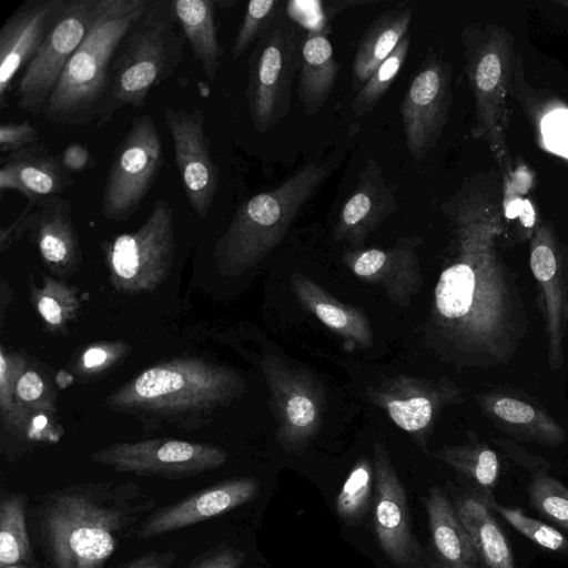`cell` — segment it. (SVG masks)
I'll use <instances>...</instances> for the list:
<instances>
[{
    "instance_id": "d590c367",
    "label": "cell",
    "mask_w": 568,
    "mask_h": 568,
    "mask_svg": "<svg viewBox=\"0 0 568 568\" xmlns=\"http://www.w3.org/2000/svg\"><path fill=\"white\" fill-rule=\"evenodd\" d=\"M480 503L499 514L517 531L538 546L551 551L568 554V539L550 525L526 516L518 508L500 505L494 498Z\"/></svg>"
},
{
    "instance_id": "ab89813d",
    "label": "cell",
    "mask_w": 568,
    "mask_h": 568,
    "mask_svg": "<svg viewBox=\"0 0 568 568\" xmlns=\"http://www.w3.org/2000/svg\"><path fill=\"white\" fill-rule=\"evenodd\" d=\"M245 560V552L233 546H219L201 552L189 568H240Z\"/></svg>"
},
{
    "instance_id": "cb8c5ba5",
    "label": "cell",
    "mask_w": 568,
    "mask_h": 568,
    "mask_svg": "<svg viewBox=\"0 0 568 568\" xmlns=\"http://www.w3.org/2000/svg\"><path fill=\"white\" fill-rule=\"evenodd\" d=\"M290 282L301 305L333 333L361 347L373 344L371 322L359 308L337 301L300 272L291 274Z\"/></svg>"
},
{
    "instance_id": "8fae6325",
    "label": "cell",
    "mask_w": 568,
    "mask_h": 568,
    "mask_svg": "<svg viewBox=\"0 0 568 568\" xmlns=\"http://www.w3.org/2000/svg\"><path fill=\"white\" fill-rule=\"evenodd\" d=\"M452 68L432 48L400 104L406 145L416 161L436 145L453 102Z\"/></svg>"
},
{
    "instance_id": "e0dca14e",
    "label": "cell",
    "mask_w": 568,
    "mask_h": 568,
    "mask_svg": "<svg viewBox=\"0 0 568 568\" xmlns=\"http://www.w3.org/2000/svg\"><path fill=\"white\" fill-rule=\"evenodd\" d=\"M239 386L237 376L229 371L175 364L145 371L129 394L135 403L160 408L202 399L205 393L226 397Z\"/></svg>"
},
{
    "instance_id": "d4e9b609",
    "label": "cell",
    "mask_w": 568,
    "mask_h": 568,
    "mask_svg": "<svg viewBox=\"0 0 568 568\" xmlns=\"http://www.w3.org/2000/svg\"><path fill=\"white\" fill-rule=\"evenodd\" d=\"M413 9L403 2L384 11L367 27L358 41L352 62V83L358 91L372 73L389 57L407 34Z\"/></svg>"
},
{
    "instance_id": "ee69618b",
    "label": "cell",
    "mask_w": 568,
    "mask_h": 568,
    "mask_svg": "<svg viewBox=\"0 0 568 568\" xmlns=\"http://www.w3.org/2000/svg\"><path fill=\"white\" fill-rule=\"evenodd\" d=\"M0 190H13L21 193L29 200V194L19 181L14 170L6 162H1L0 168Z\"/></svg>"
},
{
    "instance_id": "7402d4cb",
    "label": "cell",
    "mask_w": 568,
    "mask_h": 568,
    "mask_svg": "<svg viewBox=\"0 0 568 568\" xmlns=\"http://www.w3.org/2000/svg\"><path fill=\"white\" fill-rule=\"evenodd\" d=\"M426 510L430 568H486L455 507L436 486L429 488Z\"/></svg>"
},
{
    "instance_id": "5b68a950",
    "label": "cell",
    "mask_w": 568,
    "mask_h": 568,
    "mask_svg": "<svg viewBox=\"0 0 568 568\" xmlns=\"http://www.w3.org/2000/svg\"><path fill=\"white\" fill-rule=\"evenodd\" d=\"M185 36L173 0H146L122 39L111 68V88L99 125L121 108H141L152 89L168 80L183 59Z\"/></svg>"
},
{
    "instance_id": "d6a6232c",
    "label": "cell",
    "mask_w": 568,
    "mask_h": 568,
    "mask_svg": "<svg viewBox=\"0 0 568 568\" xmlns=\"http://www.w3.org/2000/svg\"><path fill=\"white\" fill-rule=\"evenodd\" d=\"M374 466L359 458L347 475L335 500L339 518L351 526L358 525L371 506Z\"/></svg>"
},
{
    "instance_id": "3957f363",
    "label": "cell",
    "mask_w": 568,
    "mask_h": 568,
    "mask_svg": "<svg viewBox=\"0 0 568 568\" xmlns=\"http://www.w3.org/2000/svg\"><path fill=\"white\" fill-rule=\"evenodd\" d=\"M146 0H97L90 29L69 60L42 115L60 126L100 120L111 88L116 50Z\"/></svg>"
},
{
    "instance_id": "7bdbcfd3",
    "label": "cell",
    "mask_w": 568,
    "mask_h": 568,
    "mask_svg": "<svg viewBox=\"0 0 568 568\" xmlns=\"http://www.w3.org/2000/svg\"><path fill=\"white\" fill-rule=\"evenodd\" d=\"M42 378L33 371L24 373L17 384L18 396L26 402H32L40 397L43 392Z\"/></svg>"
},
{
    "instance_id": "f1b7e54d",
    "label": "cell",
    "mask_w": 568,
    "mask_h": 568,
    "mask_svg": "<svg viewBox=\"0 0 568 568\" xmlns=\"http://www.w3.org/2000/svg\"><path fill=\"white\" fill-rule=\"evenodd\" d=\"M454 507L486 568H516L509 542L487 506L466 496Z\"/></svg>"
},
{
    "instance_id": "bcb514c9",
    "label": "cell",
    "mask_w": 568,
    "mask_h": 568,
    "mask_svg": "<svg viewBox=\"0 0 568 568\" xmlns=\"http://www.w3.org/2000/svg\"><path fill=\"white\" fill-rule=\"evenodd\" d=\"M106 357L108 355L103 349L90 348L83 355V363L85 367L91 368L101 365Z\"/></svg>"
},
{
    "instance_id": "f6af8a7d",
    "label": "cell",
    "mask_w": 568,
    "mask_h": 568,
    "mask_svg": "<svg viewBox=\"0 0 568 568\" xmlns=\"http://www.w3.org/2000/svg\"><path fill=\"white\" fill-rule=\"evenodd\" d=\"M38 310L48 323L58 325L62 322V310L54 298L49 296L41 297L38 303Z\"/></svg>"
},
{
    "instance_id": "74e56055",
    "label": "cell",
    "mask_w": 568,
    "mask_h": 568,
    "mask_svg": "<svg viewBox=\"0 0 568 568\" xmlns=\"http://www.w3.org/2000/svg\"><path fill=\"white\" fill-rule=\"evenodd\" d=\"M110 255L113 271L119 277L131 280L141 272L134 233L116 236L111 244Z\"/></svg>"
},
{
    "instance_id": "4fadbf2b",
    "label": "cell",
    "mask_w": 568,
    "mask_h": 568,
    "mask_svg": "<svg viewBox=\"0 0 568 568\" xmlns=\"http://www.w3.org/2000/svg\"><path fill=\"white\" fill-rule=\"evenodd\" d=\"M226 453L217 447L184 440L121 444L95 453L94 462L140 476L180 479L221 466Z\"/></svg>"
},
{
    "instance_id": "ac0fdd59",
    "label": "cell",
    "mask_w": 568,
    "mask_h": 568,
    "mask_svg": "<svg viewBox=\"0 0 568 568\" xmlns=\"http://www.w3.org/2000/svg\"><path fill=\"white\" fill-rule=\"evenodd\" d=\"M260 487V481L254 477H235L219 481L155 509L142 523L136 537L152 538L224 515L255 499Z\"/></svg>"
},
{
    "instance_id": "44dd1931",
    "label": "cell",
    "mask_w": 568,
    "mask_h": 568,
    "mask_svg": "<svg viewBox=\"0 0 568 568\" xmlns=\"http://www.w3.org/2000/svg\"><path fill=\"white\" fill-rule=\"evenodd\" d=\"M396 209L394 190L384 180L379 164L368 159L358 175L355 190L341 207L333 237L335 241L358 245Z\"/></svg>"
},
{
    "instance_id": "4dcf8cb0",
    "label": "cell",
    "mask_w": 568,
    "mask_h": 568,
    "mask_svg": "<svg viewBox=\"0 0 568 568\" xmlns=\"http://www.w3.org/2000/svg\"><path fill=\"white\" fill-rule=\"evenodd\" d=\"M470 483L473 495L479 501L493 499V490L500 474L497 453L483 442L445 446L433 454Z\"/></svg>"
},
{
    "instance_id": "1f68e13d",
    "label": "cell",
    "mask_w": 568,
    "mask_h": 568,
    "mask_svg": "<svg viewBox=\"0 0 568 568\" xmlns=\"http://www.w3.org/2000/svg\"><path fill=\"white\" fill-rule=\"evenodd\" d=\"M27 496L9 493L0 501V568L30 565L33 552L27 528Z\"/></svg>"
},
{
    "instance_id": "ba28073f",
    "label": "cell",
    "mask_w": 568,
    "mask_h": 568,
    "mask_svg": "<svg viewBox=\"0 0 568 568\" xmlns=\"http://www.w3.org/2000/svg\"><path fill=\"white\" fill-rule=\"evenodd\" d=\"M163 162V143L153 118H134L114 150L106 174L103 216L115 222L130 219L153 186Z\"/></svg>"
},
{
    "instance_id": "9c48e42d",
    "label": "cell",
    "mask_w": 568,
    "mask_h": 568,
    "mask_svg": "<svg viewBox=\"0 0 568 568\" xmlns=\"http://www.w3.org/2000/svg\"><path fill=\"white\" fill-rule=\"evenodd\" d=\"M263 372L278 442L286 450L304 449L323 424L326 408L323 386L307 369L272 354L264 358Z\"/></svg>"
},
{
    "instance_id": "30bf717a",
    "label": "cell",
    "mask_w": 568,
    "mask_h": 568,
    "mask_svg": "<svg viewBox=\"0 0 568 568\" xmlns=\"http://www.w3.org/2000/svg\"><path fill=\"white\" fill-rule=\"evenodd\" d=\"M95 4L97 0H68L63 14L18 80L14 90L18 109L34 116L42 114L69 60L90 29Z\"/></svg>"
},
{
    "instance_id": "277c9868",
    "label": "cell",
    "mask_w": 568,
    "mask_h": 568,
    "mask_svg": "<svg viewBox=\"0 0 568 568\" xmlns=\"http://www.w3.org/2000/svg\"><path fill=\"white\" fill-rule=\"evenodd\" d=\"M343 151L341 145L325 160L303 165L276 187L243 202L217 243L219 255L225 263L242 271L271 253L334 172Z\"/></svg>"
},
{
    "instance_id": "e575fe53",
    "label": "cell",
    "mask_w": 568,
    "mask_h": 568,
    "mask_svg": "<svg viewBox=\"0 0 568 568\" xmlns=\"http://www.w3.org/2000/svg\"><path fill=\"white\" fill-rule=\"evenodd\" d=\"M531 506L556 525L568 530V488L545 471L532 475L528 486Z\"/></svg>"
},
{
    "instance_id": "2e32d148",
    "label": "cell",
    "mask_w": 568,
    "mask_h": 568,
    "mask_svg": "<svg viewBox=\"0 0 568 568\" xmlns=\"http://www.w3.org/2000/svg\"><path fill=\"white\" fill-rule=\"evenodd\" d=\"M68 0H26L0 29V108L6 106L14 78L24 69L55 23Z\"/></svg>"
},
{
    "instance_id": "c3c4849f",
    "label": "cell",
    "mask_w": 568,
    "mask_h": 568,
    "mask_svg": "<svg viewBox=\"0 0 568 568\" xmlns=\"http://www.w3.org/2000/svg\"><path fill=\"white\" fill-rule=\"evenodd\" d=\"M558 4L564 6L565 8H568V0L565 1H556Z\"/></svg>"
},
{
    "instance_id": "8d00e7d4",
    "label": "cell",
    "mask_w": 568,
    "mask_h": 568,
    "mask_svg": "<svg viewBox=\"0 0 568 568\" xmlns=\"http://www.w3.org/2000/svg\"><path fill=\"white\" fill-rule=\"evenodd\" d=\"M278 0H252L247 3L242 22L235 36L232 59L236 60L258 40L274 18L284 11Z\"/></svg>"
},
{
    "instance_id": "b9f144b4",
    "label": "cell",
    "mask_w": 568,
    "mask_h": 568,
    "mask_svg": "<svg viewBox=\"0 0 568 568\" xmlns=\"http://www.w3.org/2000/svg\"><path fill=\"white\" fill-rule=\"evenodd\" d=\"M175 558L174 551H152L122 562L115 568H172Z\"/></svg>"
},
{
    "instance_id": "7a4b0ae2",
    "label": "cell",
    "mask_w": 568,
    "mask_h": 568,
    "mask_svg": "<svg viewBox=\"0 0 568 568\" xmlns=\"http://www.w3.org/2000/svg\"><path fill=\"white\" fill-rule=\"evenodd\" d=\"M156 499L134 483H83L45 494L33 514L49 568H104Z\"/></svg>"
},
{
    "instance_id": "484cf974",
    "label": "cell",
    "mask_w": 568,
    "mask_h": 568,
    "mask_svg": "<svg viewBox=\"0 0 568 568\" xmlns=\"http://www.w3.org/2000/svg\"><path fill=\"white\" fill-rule=\"evenodd\" d=\"M338 63L326 34L310 30L304 34L297 73V94L304 113L315 115L327 101L336 82Z\"/></svg>"
},
{
    "instance_id": "ffe728a7",
    "label": "cell",
    "mask_w": 568,
    "mask_h": 568,
    "mask_svg": "<svg viewBox=\"0 0 568 568\" xmlns=\"http://www.w3.org/2000/svg\"><path fill=\"white\" fill-rule=\"evenodd\" d=\"M345 265L359 280L381 285L396 304L406 307L423 284L413 239L400 240L392 248H366L346 252Z\"/></svg>"
},
{
    "instance_id": "d6986e66",
    "label": "cell",
    "mask_w": 568,
    "mask_h": 568,
    "mask_svg": "<svg viewBox=\"0 0 568 568\" xmlns=\"http://www.w3.org/2000/svg\"><path fill=\"white\" fill-rule=\"evenodd\" d=\"M529 265L538 284L552 369L564 364V336L568 321V298L559 252L547 224H540L530 241Z\"/></svg>"
},
{
    "instance_id": "f546056e",
    "label": "cell",
    "mask_w": 568,
    "mask_h": 568,
    "mask_svg": "<svg viewBox=\"0 0 568 568\" xmlns=\"http://www.w3.org/2000/svg\"><path fill=\"white\" fill-rule=\"evenodd\" d=\"M29 225L34 226L43 258L50 263H62L73 255L75 232L72 222V205L60 195L45 196L36 205Z\"/></svg>"
},
{
    "instance_id": "6da1fadb",
    "label": "cell",
    "mask_w": 568,
    "mask_h": 568,
    "mask_svg": "<svg viewBox=\"0 0 568 568\" xmlns=\"http://www.w3.org/2000/svg\"><path fill=\"white\" fill-rule=\"evenodd\" d=\"M497 222L488 215L463 220L458 255L442 271L433 304L443 335L493 364L509 359L527 329L524 304L496 251Z\"/></svg>"
},
{
    "instance_id": "7c38bea8",
    "label": "cell",
    "mask_w": 568,
    "mask_h": 568,
    "mask_svg": "<svg viewBox=\"0 0 568 568\" xmlns=\"http://www.w3.org/2000/svg\"><path fill=\"white\" fill-rule=\"evenodd\" d=\"M375 475L374 527L386 558L398 568H426V552L420 547L409 516L406 489L385 446H373Z\"/></svg>"
},
{
    "instance_id": "83f0119b",
    "label": "cell",
    "mask_w": 568,
    "mask_h": 568,
    "mask_svg": "<svg viewBox=\"0 0 568 568\" xmlns=\"http://www.w3.org/2000/svg\"><path fill=\"white\" fill-rule=\"evenodd\" d=\"M2 161L14 170L29 194L28 201L61 195L73 184L71 172L64 168L61 158L41 142L10 153Z\"/></svg>"
},
{
    "instance_id": "f35d334b",
    "label": "cell",
    "mask_w": 568,
    "mask_h": 568,
    "mask_svg": "<svg viewBox=\"0 0 568 568\" xmlns=\"http://www.w3.org/2000/svg\"><path fill=\"white\" fill-rule=\"evenodd\" d=\"M39 142L38 130L29 120L6 122L0 125V150L3 153L18 152Z\"/></svg>"
},
{
    "instance_id": "8992f818",
    "label": "cell",
    "mask_w": 568,
    "mask_h": 568,
    "mask_svg": "<svg viewBox=\"0 0 568 568\" xmlns=\"http://www.w3.org/2000/svg\"><path fill=\"white\" fill-rule=\"evenodd\" d=\"M303 39L301 27L283 11L267 26L250 53L245 100L253 126L260 133L273 129L291 111Z\"/></svg>"
},
{
    "instance_id": "9a60e30c",
    "label": "cell",
    "mask_w": 568,
    "mask_h": 568,
    "mask_svg": "<svg viewBox=\"0 0 568 568\" xmlns=\"http://www.w3.org/2000/svg\"><path fill=\"white\" fill-rule=\"evenodd\" d=\"M369 397L402 430L423 439L430 433L442 409L457 402L460 392L449 381L435 383L398 375L371 389Z\"/></svg>"
},
{
    "instance_id": "60d3db41",
    "label": "cell",
    "mask_w": 568,
    "mask_h": 568,
    "mask_svg": "<svg viewBox=\"0 0 568 568\" xmlns=\"http://www.w3.org/2000/svg\"><path fill=\"white\" fill-rule=\"evenodd\" d=\"M60 158L64 168L70 172H83L95 165L90 151L79 143L69 144Z\"/></svg>"
},
{
    "instance_id": "5bb4252c",
    "label": "cell",
    "mask_w": 568,
    "mask_h": 568,
    "mask_svg": "<svg viewBox=\"0 0 568 568\" xmlns=\"http://www.w3.org/2000/svg\"><path fill=\"white\" fill-rule=\"evenodd\" d=\"M164 121L185 195L195 214L205 219L219 189V169L211 154L205 115L200 109L165 108Z\"/></svg>"
},
{
    "instance_id": "52a82bcc",
    "label": "cell",
    "mask_w": 568,
    "mask_h": 568,
    "mask_svg": "<svg viewBox=\"0 0 568 568\" xmlns=\"http://www.w3.org/2000/svg\"><path fill=\"white\" fill-rule=\"evenodd\" d=\"M513 44L509 33L497 29L468 55L467 74L475 98V138L487 142L505 179L511 176L507 146V92Z\"/></svg>"
},
{
    "instance_id": "7dc6e473",
    "label": "cell",
    "mask_w": 568,
    "mask_h": 568,
    "mask_svg": "<svg viewBox=\"0 0 568 568\" xmlns=\"http://www.w3.org/2000/svg\"><path fill=\"white\" fill-rule=\"evenodd\" d=\"M44 424H45V419H44V417L40 416V417H38V418L36 419V425H37V427L41 428V427H43V426H44Z\"/></svg>"
},
{
    "instance_id": "603a6c76",
    "label": "cell",
    "mask_w": 568,
    "mask_h": 568,
    "mask_svg": "<svg viewBox=\"0 0 568 568\" xmlns=\"http://www.w3.org/2000/svg\"><path fill=\"white\" fill-rule=\"evenodd\" d=\"M476 398L483 414L516 439L549 447L566 440V432L559 422L535 404L498 393L478 394Z\"/></svg>"
},
{
    "instance_id": "681fc988",
    "label": "cell",
    "mask_w": 568,
    "mask_h": 568,
    "mask_svg": "<svg viewBox=\"0 0 568 568\" xmlns=\"http://www.w3.org/2000/svg\"><path fill=\"white\" fill-rule=\"evenodd\" d=\"M4 568H24V567L19 566V565H14V566H8V567H4Z\"/></svg>"
},
{
    "instance_id": "4316f807",
    "label": "cell",
    "mask_w": 568,
    "mask_h": 568,
    "mask_svg": "<svg viewBox=\"0 0 568 568\" xmlns=\"http://www.w3.org/2000/svg\"><path fill=\"white\" fill-rule=\"evenodd\" d=\"M178 21L207 80H215L224 49L215 24V0H173Z\"/></svg>"
},
{
    "instance_id": "836d02e7",
    "label": "cell",
    "mask_w": 568,
    "mask_h": 568,
    "mask_svg": "<svg viewBox=\"0 0 568 568\" xmlns=\"http://www.w3.org/2000/svg\"><path fill=\"white\" fill-rule=\"evenodd\" d=\"M409 44L410 37L406 34L389 57L356 92L351 103V109L355 116L362 118L367 113L369 114L382 100L404 65Z\"/></svg>"
}]
</instances>
